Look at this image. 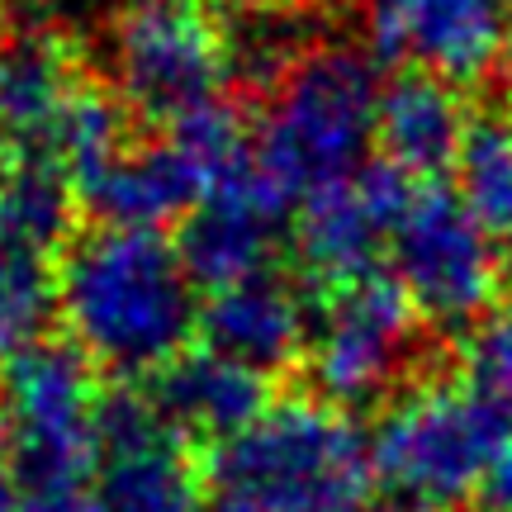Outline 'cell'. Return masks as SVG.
I'll return each mask as SVG.
<instances>
[{
	"instance_id": "obj_7",
	"label": "cell",
	"mask_w": 512,
	"mask_h": 512,
	"mask_svg": "<svg viewBox=\"0 0 512 512\" xmlns=\"http://www.w3.org/2000/svg\"><path fill=\"white\" fill-rule=\"evenodd\" d=\"M389 266L418 318L437 328H479L503 294L498 242L465 209L460 190L441 181L413 190L389 242Z\"/></svg>"
},
{
	"instance_id": "obj_19",
	"label": "cell",
	"mask_w": 512,
	"mask_h": 512,
	"mask_svg": "<svg viewBox=\"0 0 512 512\" xmlns=\"http://www.w3.org/2000/svg\"><path fill=\"white\" fill-rule=\"evenodd\" d=\"M57 304V261L15 242H0V361L43 337Z\"/></svg>"
},
{
	"instance_id": "obj_13",
	"label": "cell",
	"mask_w": 512,
	"mask_h": 512,
	"mask_svg": "<svg viewBox=\"0 0 512 512\" xmlns=\"http://www.w3.org/2000/svg\"><path fill=\"white\" fill-rule=\"evenodd\" d=\"M209 200V176L171 133L133 138L95 176L76 185L81 214L110 228H157L190 219Z\"/></svg>"
},
{
	"instance_id": "obj_10",
	"label": "cell",
	"mask_w": 512,
	"mask_h": 512,
	"mask_svg": "<svg viewBox=\"0 0 512 512\" xmlns=\"http://www.w3.org/2000/svg\"><path fill=\"white\" fill-rule=\"evenodd\" d=\"M418 185L399 176L389 162H366L351 181L313 195L294 223V256L299 280L313 294H328L351 285L361 275L380 271V256H389L394 228Z\"/></svg>"
},
{
	"instance_id": "obj_20",
	"label": "cell",
	"mask_w": 512,
	"mask_h": 512,
	"mask_svg": "<svg viewBox=\"0 0 512 512\" xmlns=\"http://www.w3.org/2000/svg\"><path fill=\"white\" fill-rule=\"evenodd\" d=\"M465 380L512 403V309L489 313L465 342Z\"/></svg>"
},
{
	"instance_id": "obj_14",
	"label": "cell",
	"mask_w": 512,
	"mask_h": 512,
	"mask_svg": "<svg viewBox=\"0 0 512 512\" xmlns=\"http://www.w3.org/2000/svg\"><path fill=\"white\" fill-rule=\"evenodd\" d=\"M91 76L72 38L48 24H24L0 38V152L48 162L57 124Z\"/></svg>"
},
{
	"instance_id": "obj_3",
	"label": "cell",
	"mask_w": 512,
	"mask_h": 512,
	"mask_svg": "<svg viewBox=\"0 0 512 512\" xmlns=\"http://www.w3.org/2000/svg\"><path fill=\"white\" fill-rule=\"evenodd\" d=\"M512 451V403L460 380L403 389L370 432L380 512H460Z\"/></svg>"
},
{
	"instance_id": "obj_17",
	"label": "cell",
	"mask_w": 512,
	"mask_h": 512,
	"mask_svg": "<svg viewBox=\"0 0 512 512\" xmlns=\"http://www.w3.org/2000/svg\"><path fill=\"white\" fill-rule=\"evenodd\" d=\"M470 114L460 100V86L427 72H399L380 91V119H375V147L413 185H432L446 171H456Z\"/></svg>"
},
{
	"instance_id": "obj_1",
	"label": "cell",
	"mask_w": 512,
	"mask_h": 512,
	"mask_svg": "<svg viewBox=\"0 0 512 512\" xmlns=\"http://www.w3.org/2000/svg\"><path fill=\"white\" fill-rule=\"evenodd\" d=\"M57 309L100 375L152 380L195 347L204 299L166 233L91 223L57 256Z\"/></svg>"
},
{
	"instance_id": "obj_11",
	"label": "cell",
	"mask_w": 512,
	"mask_h": 512,
	"mask_svg": "<svg viewBox=\"0 0 512 512\" xmlns=\"http://www.w3.org/2000/svg\"><path fill=\"white\" fill-rule=\"evenodd\" d=\"M375 62L470 86L494 72L512 38V0H366Z\"/></svg>"
},
{
	"instance_id": "obj_4",
	"label": "cell",
	"mask_w": 512,
	"mask_h": 512,
	"mask_svg": "<svg viewBox=\"0 0 512 512\" xmlns=\"http://www.w3.org/2000/svg\"><path fill=\"white\" fill-rule=\"evenodd\" d=\"M256 166L290 209L351 181L375 147L380 86L356 48H309L256 100Z\"/></svg>"
},
{
	"instance_id": "obj_5",
	"label": "cell",
	"mask_w": 512,
	"mask_h": 512,
	"mask_svg": "<svg viewBox=\"0 0 512 512\" xmlns=\"http://www.w3.org/2000/svg\"><path fill=\"white\" fill-rule=\"evenodd\" d=\"M100 418V370L67 337H38L0 361V446L15 494H91Z\"/></svg>"
},
{
	"instance_id": "obj_16",
	"label": "cell",
	"mask_w": 512,
	"mask_h": 512,
	"mask_svg": "<svg viewBox=\"0 0 512 512\" xmlns=\"http://www.w3.org/2000/svg\"><path fill=\"white\" fill-rule=\"evenodd\" d=\"M309 323L313 313L304 309L299 280L285 271H266L242 280V285H228L219 294H204L200 309L204 342L242 361V366L261 370L266 380L290 370L294 361H304Z\"/></svg>"
},
{
	"instance_id": "obj_12",
	"label": "cell",
	"mask_w": 512,
	"mask_h": 512,
	"mask_svg": "<svg viewBox=\"0 0 512 512\" xmlns=\"http://www.w3.org/2000/svg\"><path fill=\"white\" fill-rule=\"evenodd\" d=\"M294 209L280 200L261 166L252 162L233 171L223 185L209 190V200L185 219L181 228V256L185 271L200 294H219L228 285H242L252 275L280 271V228Z\"/></svg>"
},
{
	"instance_id": "obj_22",
	"label": "cell",
	"mask_w": 512,
	"mask_h": 512,
	"mask_svg": "<svg viewBox=\"0 0 512 512\" xmlns=\"http://www.w3.org/2000/svg\"><path fill=\"white\" fill-rule=\"evenodd\" d=\"M0 512H15V479H10V460L0 446Z\"/></svg>"
},
{
	"instance_id": "obj_8",
	"label": "cell",
	"mask_w": 512,
	"mask_h": 512,
	"mask_svg": "<svg viewBox=\"0 0 512 512\" xmlns=\"http://www.w3.org/2000/svg\"><path fill=\"white\" fill-rule=\"evenodd\" d=\"M418 309L394 275H361L318 294L304 370L313 394L332 408H361L389 394L418 347Z\"/></svg>"
},
{
	"instance_id": "obj_2",
	"label": "cell",
	"mask_w": 512,
	"mask_h": 512,
	"mask_svg": "<svg viewBox=\"0 0 512 512\" xmlns=\"http://www.w3.org/2000/svg\"><path fill=\"white\" fill-rule=\"evenodd\" d=\"M209 512H380L370 441L347 408L285 394L209 451Z\"/></svg>"
},
{
	"instance_id": "obj_6",
	"label": "cell",
	"mask_w": 512,
	"mask_h": 512,
	"mask_svg": "<svg viewBox=\"0 0 512 512\" xmlns=\"http://www.w3.org/2000/svg\"><path fill=\"white\" fill-rule=\"evenodd\" d=\"M238 81L219 0H124L110 19V91L138 128H171L223 105Z\"/></svg>"
},
{
	"instance_id": "obj_9",
	"label": "cell",
	"mask_w": 512,
	"mask_h": 512,
	"mask_svg": "<svg viewBox=\"0 0 512 512\" xmlns=\"http://www.w3.org/2000/svg\"><path fill=\"white\" fill-rule=\"evenodd\" d=\"M95 512H209L200 446H190L138 389L105 394Z\"/></svg>"
},
{
	"instance_id": "obj_18",
	"label": "cell",
	"mask_w": 512,
	"mask_h": 512,
	"mask_svg": "<svg viewBox=\"0 0 512 512\" xmlns=\"http://www.w3.org/2000/svg\"><path fill=\"white\" fill-rule=\"evenodd\" d=\"M456 190L484 233L512 242V114H479L456 162Z\"/></svg>"
},
{
	"instance_id": "obj_21",
	"label": "cell",
	"mask_w": 512,
	"mask_h": 512,
	"mask_svg": "<svg viewBox=\"0 0 512 512\" xmlns=\"http://www.w3.org/2000/svg\"><path fill=\"white\" fill-rule=\"evenodd\" d=\"M479 512H512V451L494 465V475L479 489Z\"/></svg>"
},
{
	"instance_id": "obj_15",
	"label": "cell",
	"mask_w": 512,
	"mask_h": 512,
	"mask_svg": "<svg viewBox=\"0 0 512 512\" xmlns=\"http://www.w3.org/2000/svg\"><path fill=\"white\" fill-rule=\"evenodd\" d=\"M143 394L204 456L271 408V380L261 370L214 351L209 342H195L185 356L157 370Z\"/></svg>"
}]
</instances>
